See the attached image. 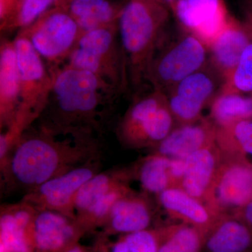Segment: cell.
Here are the masks:
<instances>
[{
  "label": "cell",
  "mask_w": 252,
  "mask_h": 252,
  "mask_svg": "<svg viewBox=\"0 0 252 252\" xmlns=\"http://www.w3.org/2000/svg\"><path fill=\"white\" fill-rule=\"evenodd\" d=\"M252 40L243 23L230 18L209 47V62L225 82L236 67L244 51Z\"/></svg>",
  "instance_id": "16"
},
{
  "label": "cell",
  "mask_w": 252,
  "mask_h": 252,
  "mask_svg": "<svg viewBox=\"0 0 252 252\" xmlns=\"http://www.w3.org/2000/svg\"><path fill=\"white\" fill-rule=\"evenodd\" d=\"M151 220L150 212L143 201L125 195L115 203L107 219L111 228L122 234L147 230Z\"/></svg>",
  "instance_id": "22"
},
{
  "label": "cell",
  "mask_w": 252,
  "mask_h": 252,
  "mask_svg": "<svg viewBox=\"0 0 252 252\" xmlns=\"http://www.w3.org/2000/svg\"><path fill=\"white\" fill-rule=\"evenodd\" d=\"M13 41L21 79V107L16 122L8 130L19 137L45 108L53 76L26 36L18 32Z\"/></svg>",
  "instance_id": "6"
},
{
  "label": "cell",
  "mask_w": 252,
  "mask_h": 252,
  "mask_svg": "<svg viewBox=\"0 0 252 252\" xmlns=\"http://www.w3.org/2000/svg\"><path fill=\"white\" fill-rule=\"evenodd\" d=\"M171 179L170 158L158 154L147 158L141 167V184L151 193H160L170 188Z\"/></svg>",
  "instance_id": "27"
},
{
  "label": "cell",
  "mask_w": 252,
  "mask_h": 252,
  "mask_svg": "<svg viewBox=\"0 0 252 252\" xmlns=\"http://www.w3.org/2000/svg\"><path fill=\"white\" fill-rule=\"evenodd\" d=\"M220 91L252 95V40Z\"/></svg>",
  "instance_id": "29"
},
{
  "label": "cell",
  "mask_w": 252,
  "mask_h": 252,
  "mask_svg": "<svg viewBox=\"0 0 252 252\" xmlns=\"http://www.w3.org/2000/svg\"><path fill=\"white\" fill-rule=\"evenodd\" d=\"M62 0H20L14 16L4 30L20 28L32 24L41 15L49 11L54 4L59 5Z\"/></svg>",
  "instance_id": "30"
},
{
  "label": "cell",
  "mask_w": 252,
  "mask_h": 252,
  "mask_svg": "<svg viewBox=\"0 0 252 252\" xmlns=\"http://www.w3.org/2000/svg\"><path fill=\"white\" fill-rule=\"evenodd\" d=\"M117 32L114 26L84 33L64 64L93 73L122 94L126 92L130 84Z\"/></svg>",
  "instance_id": "4"
},
{
  "label": "cell",
  "mask_w": 252,
  "mask_h": 252,
  "mask_svg": "<svg viewBox=\"0 0 252 252\" xmlns=\"http://www.w3.org/2000/svg\"><path fill=\"white\" fill-rule=\"evenodd\" d=\"M224 83L209 61L201 69L179 82L165 94L175 120L180 126L199 120L202 111L212 103Z\"/></svg>",
  "instance_id": "9"
},
{
  "label": "cell",
  "mask_w": 252,
  "mask_h": 252,
  "mask_svg": "<svg viewBox=\"0 0 252 252\" xmlns=\"http://www.w3.org/2000/svg\"><path fill=\"white\" fill-rule=\"evenodd\" d=\"M212 199L225 207H242L252 200V167L233 162L217 172L212 186Z\"/></svg>",
  "instance_id": "14"
},
{
  "label": "cell",
  "mask_w": 252,
  "mask_h": 252,
  "mask_svg": "<svg viewBox=\"0 0 252 252\" xmlns=\"http://www.w3.org/2000/svg\"><path fill=\"white\" fill-rule=\"evenodd\" d=\"M115 175L110 173L96 174L79 189L74 196L72 215L79 218L90 211L104 195L119 186Z\"/></svg>",
  "instance_id": "25"
},
{
  "label": "cell",
  "mask_w": 252,
  "mask_h": 252,
  "mask_svg": "<svg viewBox=\"0 0 252 252\" xmlns=\"http://www.w3.org/2000/svg\"><path fill=\"white\" fill-rule=\"evenodd\" d=\"M210 118L216 127L252 119V95L220 91L211 103Z\"/></svg>",
  "instance_id": "23"
},
{
  "label": "cell",
  "mask_w": 252,
  "mask_h": 252,
  "mask_svg": "<svg viewBox=\"0 0 252 252\" xmlns=\"http://www.w3.org/2000/svg\"><path fill=\"white\" fill-rule=\"evenodd\" d=\"M209 49L196 36L183 31L165 37L149 64L146 81L154 90L166 94L181 81L203 67Z\"/></svg>",
  "instance_id": "5"
},
{
  "label": "cell",
  "mask_w": 252,
  "mask_h": 252,
  "mask_svg": "<svg viewBox=\"0 0 252 252\" xmlns=\"http://www.w3.org/2000/svg\"><path fill=\"white\" fill-rule=\"evenodd\" d=\"M51 72L53 85L41 114L45 116L42 125L61 130H98L122 93L93 73L65 64Z\"/></svg>",
  "instance_id": "2"
},
{
  "label": "cell",
  "mask_w": 252,
  "mask_h": 252,
  "mask_svg": "<svg viewBox=\"0 0 252 252\" xmlns=\"http://www.w3.org/2000/svg\"><path fill=\"white\" fill-rule=\"evenodd\" d=\"M240 219L252 228V200L242 207V215Z\"/></svg>",
  "instance_id": "34"
},
{
  "label": "cell",
  "mask_w": 252,
  "mask_h": 252,
  "mask_svg": "<svg viewBox=\"0 0 252 252\" xmlns=\"http://www.w3.org/2000/svg\"><path fill=\"white\" fill-rule=\"evenodd\" d=\"M215 144L197 151L186 160L182 189L194 198L201 199L211 189L217 174Z\"/></svg>",
  "instance_id": "19"
},
{
  "label": "cell",
  "mask_w": 252,
  "mask_h": 252,
  "mask_svg": "<svg viewBox=\"0 0 252 252\" xmlns=\"http://www.w3.org/2000/svg\"><path fill=\"white\" fill-rule=\"evenodd\" d=\"M59 5L72 16L82 34L117 26L122 10L109 0H62Z\"/></svg>",
  "instance_id": "20"
},
{
  "label": "cell",
  "mask_w": 252,
  "mask_h": 252,
  "mask_svg": "<svg viewBox=\"0 0 252 252\" xmlns=\"http://www.w3.org/2000/svg\"><path fill=\"white\" fill-rule=\"evenodd\" d=\"M216 131V126L207 119L179 126L159 144L158 154L170 158H187L215 144Z\"/></svg>",
  "instance_id": "15"
},
{
  "label": "cell",
  "mask_w": 252,
  "mask_h": 252,
  "mask_svg": "<svg viewBox=\"0 0 252 252\" xmlns=\"http://www.w3.org/2000/svg\"><path fill=\"white\" fill-rule=\"evenodd\" d=\"M170 7L182 29L196 36L208 49L232 18L223 0H175Z\"/></svg>",
  "instance_id": "10"
},
{
  "label": "cell",
  "mask_w": 252,
  "mask_h": 252,
  "mask_svg": "<svg viewBox=\"0 0 252 252\" xmlns=\"http://www.w3.org/2000/svg\"><path fill=\"white\" fill-rule=\"evenodd\" d=\"M159 198L167 212L206 233L217 222L200 200L183 189L170 187L159 193Z\"/></svg>",
  "instance_id": "21"
},
{
  "label": "cell",
  "mask_w": 252,
  "mask_h": 252,
  "mask_svg": "<svg viewBox=\"0 0 252 252\" xmlns=\"http://www.w3.org/2000/svg\"><path fill=\"white\" fill-rule=\"evenodd\" d=\"M97 165L91 161L61 174L31 190L27 203L36 205L40 210H51L72 215L74 196L79 189L97 172Z\"/></svg>",
  "instance_id": "11"
},
{
  "label": "cell",
  "mask_w": 252,
  "mask_h": 252,
  "mask_svg": "<svg viewBox=\"0 0 252 252\" xmlns=\"http://www.w3.org/2000/svg\"><path fill=\"white\" fill-rule=\"evenodd\" d=\"M93 134L43 125L38 130L23 133L13 147L11 157L3 163L6 177L14 185L32 190L84 165L93 160L97 149Z\"/></svg>",
  "instance_id": "1"
},
{
  "label": "cell",
  "mask_w": 252,
  "mask_h": 252,
  "mask_svg": "<svg viewBox=\"0 0 252 252\" xmlns=\"http://www.w3.org/2000/svg\"><path fill=\"white\" fill-rule=\"evenodd\" d=\"M207 233L189 224L164 229L158 252H203Z\"/></svg>",
  "instance_id": "26"
},
{
  "label": "cell",
  "mask_w": 252,
  "mask_h": 252,
  "mask_svg": "<svg viewBox=\"0 0 252 252\" xmlns=\"http://www.w3.org/2000/svg\"><path fill=\"white\" fill-rule=\"evenodd\" d=\"M241 11L243 24L252 39V0H242Z\"/></svg>",
  "instance_id": "32"
},
{
  "label": "cell",
  "mask_w": 252,
  "mask_h": 252,
  "mask_svg": "<svg viewBox=\"0 0 252 252\" xmlns=\"http://www.w3.org/2000/svg\"><path fill=\"white\" fill-rule=\"evenodd\" d=\"M164 230H144L124 234L111 248L110 252H158Z\"/></svg>",
  "instance_id": "28"
},
{
  "label": "cell",
  "mask_w": 252,
  "mask_h": 252,
  "mask_svg": "<svg viewBox=\"0 0 252 252\" xmlns=\"http://www.w3.org/2000/svg\"><path fill=\"white\" fill-rule=\"evenodd\" d=\"M167 6L161 0H129L121 10L118 29L129 84L143 86L149 64L166 37Z\"/></svg>",
  "instance_id": "3"
},
{
  "label": "cell",
  "mask_w": 252,
  "mask_h": 252,
  "mask_svg": "<svg viewBox=\"0 0 252 252\" xmlns=\"http://www.w3.org/2000/svg\"><path fill=\"white\" fill-rule=\"evenodd\" d=\"M65 252H84L79 246L74 245V246L70 247V248H68Z\"/></svg>",
  "instance_id": "35"
},
{
  "label": "cell",
  "mask_w": 252,
  "mask_h": 252,
  "mask_svg": "<svg viewBox=\"0 0 252 252\" xmlns=\"http://www.w3.org/2000/svg\"><path fill=\"white\" fill-rule=\"evenodd\" d=\"M36 213L27 202L4 209L0 219V252H31V229Z\"/></svg>",
  "instance_id": "17"
},
{
  "label": "cell",
  "mask_w": 252,
  "mask_h": 252,
  "mask_svg": "<svg viewBox=\"0 0 252 252\" xmlns=\"http://www.w3.org/2000/svg\"><path fill=\"white\" fill-rule=\"evenodd\" d=\"M19 33L29 39L50 72L64 64L83 34L76 21L60 5L46 11Z\"/></svg>",
  "instance_id": "7"
},
{
  "label": "cell",
  "mask_w": 252,
  "mask_h": 252,
  "mask_svg": "<svg viewBox=\"0 0 252 252\" xmlns=\"http://www.w3.org/2000/svg\"><path fill=\"white\" fill-rule=\"evenodd\" d=\"M185 159L170 158V174L172 180H182L185 172Z\"/></svg>",
  "instance_id": "33"
},
{
  "label": "cell",
  "mask_w": 252,
  "mask_h": 252,
  "mask_svg": "<svg viewBox=\"0 0 252 252\" xmlns=\"http://www.w3.org/2000/svg\"><path fill=\"white\" fill-rule=\"evenodd\" d=\"M21 107V79L14 41L1 39L0 46V123L10 128Z\"/></svg>",
  "instance_id": "12"
},
{
  "label": "cell",
  "mask_w": 252,
  "mask_h": 252,
  "mask_svg": "<svg viewBox=\"0 0 252 252\" xmlns=\"http://www.w3.org/2000/svg\"><path fill=\"white\" fill-rule=\"evenodd\" d=\"M125 189L124 187L121 185L118 186L104 195L92 207L90 211L86 214L84 216L79 218V220L83 223L87 222L89 223H98L99 221L107 220L109 214L112 211V207L119 199L125 195Z\"/></svg>",
  "instance_id": "31"
},
{
  "label": "cell",
  "mask_w": 252,
  "mask_h": 252,
  "mask_svg": "<svg viewBox=\"0 0 252 252\" xmlns=\"http://www.w3.org/2000/svg\"><path fill=\"white\" fill-rule=\"evenodd\" d=\"M76 225L61 212L51 210L36 212L31 229L32 245L41 252L63 251L75 238Z\"/></svg>",
  "instance_id": "13"
},
{
  "label": "cell",
  "mask_w": 252,
  "mask_h": 252,
  "mask_svg": "<svg viewBox=\"0 0 252 252\" xmlns=\"http://www.w3.org/2000/svg\"><path fill=\"white\" fill-rule=\"evenodd\" d=\"M161 1L164 4H166L167 6H171V5L173 4L175 0H161Z\"/></svg>",
  "instance_id": "36"
},
{
  "label": "cell",
  "mask_w": 252,
  "mask_h": 252,
  "mask_svg": "<svg viewBox=\"0 0 252 252\" xmlns=\"http://www.w3.org/2000/svg\"><path fill=\"white\" fill-rule=\"evenodd\" d=\"M203 252H252V228L240 218L219 220L207 232Z\"/></svg>",
  "instance_id": "18"
},
{
  "label": "cell",
  "mask_w": 252,
  "mask_h": 252,
  "mask_svg": "<svg viewBox=\"0 0 252 252\" xmlns=\"http://www.w3.org/2000/svg\"><path fill=\"white\" fill-rule=\"evenodd\" d=\"M215 144L225 152L252 162V119L217 127Z\"/></svg>",
  "instance_id": "24"
},
{
  "label": "cell",
  "mask_w": 252,
  "mask_h": 252,
  "mask_svg": "<svg viewBox=\"0 0 252 252\" xmlns=\"http://www.w3.org/2000/svg\"><path fill=\"white\" fill-rule=\"evenodd\" d=\"M174 121L166 95L152 89L134 101L121 122L119 135L132 146L160 144L173 130Z\"/></svg>",
  "instance_id": "8"
}]
</instances>
